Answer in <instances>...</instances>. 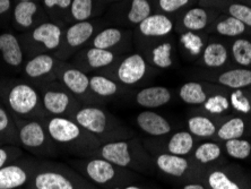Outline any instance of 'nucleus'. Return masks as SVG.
Segmentation results:
<instances>
[{
  "label": "nucleus",
  "instance_id": "obj_1",
  "mask_svg": "<svg viewBox=\"0 0 251 189\" xmlns=\"http://www.w3.org/2000/svg\"><path fill=\"white\" fill-rule=\"evenodd\" d=\"M48 134L58 146L80 158H92L102 143L91 133L69 117H51L47 119Z\"/></svg>",
  "mask_w": 251,
  "mask_h": 189
},
{
  "label": "nucleus",
  "instance_id": "obj_2",
  "mask_svg": "<svg viewBox=\"0 0 251 189\" xmlns=\"http://www.w3.org/2000/svg\"><path fill=\"white\" fill-rule=\"evenodd\" d=\"M26 189H100L77 170L52 161H39Z\"/></svg>",
  "mask_w": 251,
  "mask_h": 189
},
{
  "label": "nucleus",
  "instance_id": "obj_3",
  "mask_svg": "<svg viewBox=\"0 0 251 189\" xmlns=\"http://www.w3.org/2000/svg\"><path fill=\"white\" fill-rule=\"evenodd\" d=\"M75 161L74 165L80 175L100 189H121L134 184L137 177L129 169L121 168L99 157Z\"/></svg>",
  "mask_w": 251,
  "mask_h": 189
},
{
  "label": "nucleus",
  "instance_id": "obj_4",
  "mask_svg": "<svg viewBox=\"0 0 251 189\" xmlns=\"http://www.w3.org/2000/svg\"><path fill=\"white\" fill-rule=\"evenodd\" d=\"M73 119L94 135L102 144L126 139L132 134L120 124L112 114L97 107H84L75 111Z\"/></svg>",
  "mask_w": 251,
  "mask_h": 189
},
{
  "label": "nucleus",
  "instance_id": "obj_5",
  "mask_svg": "<svg viewBox=\"0 0 251 189\" xmlns=\"http://www.w3.org/2000/svg\"><path fill=\"white\" fill-rule=\"evenodd\" d=\"M94 157L136 171L145 172L152 166V159L137 139H120L104 143L99 147Z\"/></svg>",
  "mask_w": 251,
  "mask_h": 189
},
{
  "label": "nucleus",
  "instance_id": "obj_6",
  "mask_svg": "<svg viewBox=\"0 0 251 189\" xmlns=\"http://www.w3.org/2000/svg\"><path fill=\"white\" fill-rule=\"evenodd\" d=\"M17 129L18 143L31 153L42 158L54 157L58 146L48 134L46 124L38 118L14 119Z\"/></svg>",
  "mask_w": 251,
  "mask_h": 189
},
{
  "label": "nucleus",
  "instance_id": "obj_7",
  "mask_svg": "<svg viewBox=\"0 0 251 189\" xmlns=\"http://www.w3.org/2000/svg\"><path fill=\"white\" fill-rule=\"evenodd\" d=\"M10 110L22 118H42V101L39 92L26 83H17L10 87L7 94Z\"/></svg>",
  "mask_w": 251,
  "mask_h": 189
},
{
  "label": "nucleus",
  "instance_id": "obj_8",
  "mask_svg": "<svg viewBox=\"0 0 251 189\" xmlns=\"http://www.w3.org/2000/svg\"><path fill=\"white\" fill-rule=\"evenodd\" d=\"M36 160H20L0 169V189H21L27 187L34 175Z\"/></svg>",
  "mask_w": 251,
  "mask_h": 189
},
{
  "label": "nucleus",
  "instance_id": "obj_9",
  "mask_svg": "<svg viewBox=\"0 0 251 189\" xmlns=\"http://www.w3.org/2000/svg\"><path fill=\"white\" fill-rule=\"evenodd\" d=\"M220 14V12L208 7H189L180 15L178 29L180 32H206V29Z\"/></svg>",
  "mask_w": 251,
  "mask_h": 189
},
{
  "label": "nucleus",
  "instance_id": "obj_10",
  "mask_svg": "<svg viewBox=\"0 0 251 189\" xmlns=\"http://www.w3.org/2000/svg\"><path fill=\"white\" fill-rule=\"evenodd\" d=\"M43 109L53 117H67L76 111V101L69 93L62 90L49 88L41 95Z\"/></svg>",
  "mask_w": 251,
  "mask_h": 189
},
{
  "label": "nucleus",
  "instance_id": "obj_11",
  "mask_svg": "<svg viewBox=\"0 0 251 189\" xmlns=\"http://www.w3.org/2000/svg\"><path fill=\"white\" fill-rule=\"evenodd\" d=\"M149 66L146 59L140 54L125 57L117 68V77L125 85H134L145 77Z\"/></svg>",
  "mask_w": 251,
  "mask_h": 189
},
{
  "label": "nucleus",
  "instance_id": "obj_12",
  "mask_svg": "<svg viewBox=\"0 0 251 189\" xmlns=\"http://www.w3.org/2000/svg\"><path fill=\"white\" fill-rule=\"evenodd\" d=\"M175 28V21L168 15L152 14L138 24V32L145 38H164Z\"/></svg>",
  "mask_w": 251,
  "mask_h": 189
},
{
  "label": "nucleus",
  "instance_id": "obj_13",
  "mask_svg": "<svg viewBox=\"0 0 251 189\" xmlns=\"http://www.w3.org/2000/svg\"><path fill=\"white\" fill-rule=\"evenodd\" d=\"M249 29L250 28L247 27L237 18L232 17L230 15L220 14L206 29V32L223 36V38L237 39L247 34Z\"/></svg>",
  "mask_w": 251,
  "mask_h": 189
},
{
  "label": "nucleus",
  "instance_id": "obj_14",
  "mask_svg": "<svg viewBox=\"0 0 251 189\" xmlns=\"http://www.w3.org/2000/svg\"><path fill=\"white\" fill-rule=\"evenodd\" d=\"M136 124L140 131L154 137L168 135L171 132V125L163 116L154 111H142L136 117Z\"/></svg>",
  "mask_w": 251,
  "mask_h": 189
},
{
  "label": "nucleus",
  "instance_id": "obj_15",
  "mask_svg": "<svg viewBox=\"0 0 251 189\" xmlns=\"http://www.w3.org/2000/svg\"><path fill=\"white\" fill-rule=\"evenodd\" d=\"M230 53L227 44L223 41L214 39L210 40L202 50L201 61L205 67L210 69L222 68L228 62Z\"/></svg>",
  "mask_w": 251,
  "mask_h": 189
},
{
  "label": "nucleus",
  "instance_id": "obj_16",
  "mask_svg": "<svg viewBox=\"0 0 251 189\" xmlns=\"http://www.w3.org/2000/svg\"><path fill=\"white\" fill-rule=\"evenodd\" d=\"M62 29L59 25L46 22L33 29L31 39L33 42L41 44L44 49L53 51L61 44Z\"/></svg>",
  "mask_w": 251,
  "mask_h": 189
},
{
  "label": "nucleus",
  "instance_id": "obj_17",
  "mask_svg": "<svg viewBox=\"0 0 251 189\" xmlns=\"http://www.w3.org/2000/svg\"><path fill=\"white\" fill-rule=\"evenodd\" d=\"M157 169L165 175L180 178L190 169V163L186 158L171 153H161L155 158Z\"/></svg>",
  "mask_w": 251,
  "mask_h": 189
},
{
  "label": "nucleus",
  "instance_id": "obj_18",
  "mask_svg": "<svg viewBox=\"0 0 251 189\" xmlns=\"http://www.w3.org/2000/svg\"><path fill=\"white\" fill-rule=\"evenodd\" d=\"M172 98L171 92L164 86H150L140 90L136 94V102L146 109H155L163 107Z\"/></svg>",
  "mask_w": 251,
  "mask_h": 189
},
{
  "label": "nucleus",
  "instance_id": "obj_19",
  "mask_svg": "<svg viewBox=\"0 0 251 189\" xmlns=\"http://www.w3.org/2000/svg\"><path fill=\"white\" fill-rule=\"evenodd\" d=\"M94 32L95 25L91 21L76 22L65 33L66 44L70 49H77L90 41L94 35Z\"/></svg>",
  "mask_w": 251,
  "mask_h": 189
},
{
  "label": "nucleus",
  "instance_id": "obj_20",
  "mask_svg": "<svg viewBox=\"0 0 251 189\" xmlns=\"http://www.w3.org/2000/svg\"><path fill=\"white\" fill-rule=\"evenodd\" d=\"M0 53L7 65L18 67L23 62V50L20 41L12 33L0 34Z\"/></svg>",
  "mask_w": 251,
  "mask_h": 189
},
{
  "label": "nucleus",
  "instance_id": "obj_21",
  "mask_svg": "<svg viewBox=\"0 0 251 189\" xmlns=\"http://www.w3.org/2000/svg\"><path fill=\"white\" fill-rule=\"evenodd\" d=\"M129 33L117 27H108L102 29L92 39V46L103 50H110L120 46L125 41H127Z\"/></svg>",
  "mask_w": 251,
  "mask_h": 189
},
{
  "label": "nucleus",
  "instance_id": "obj_22",
  "mask_svg": "<svg viewBox=\"0 0 251 189\" xmlns=\"http://www.w3.org/2000/svg\"><path fill=\"white\" fill-rule=\"evenodd\" d=\"M215 81L223 86L241 90L251 85V70L246 68L224 70L215 76Z\"/></svg>",
  "mask_w": 251,
  "mask_h": 189
},
{
  "label": "nucleus",
  "instance_id": "obj_23",
  "mask_svg": "<svg viewBox=\"0 0 251 189\" xmlns=\"http://www.w3.org/2000/svg\"><path fill=\"white\" fill-rule=\"evenodd\" d=\"M61 81L72 93L83 95L90 88V77L82 70L67 68L61 73Z\"/></svg>",
  "mask_w": 251,
  "mask_h": 189
},
{
  "label": "nucleus",
  "instance_id": "obj_24",
  "mask_svg": "<svg viewBox=\"0 0 251 189\" xmlns=\"http://www.w3.org/2000/svg\"><path fill=\"white\" fill-rule=\"evenodd\" d=\"M206 36L204 32H181L179 35L180 47L188 57L198 58L206 46Z\"/></svg>",
  "mask_w": 251,
  "mask_h": 189
},
{
  "label": "nucleus",
  "instance_id": "obj_25",
  "mask_svg": "<svg viewBox=\"0 0 251 189\" xmlns=\"http://www.w3.org/2000/svg\"><path fill=\"white\" fill-rule=\"evenodd\" d=\"M56 62V58H53L52 55L47 54H38L27 61L24 72L31 79H39L53 72Z\"/></svg>",
  "mask_w": 251,
  "mask_h": 189
},
{
  "label": "nucleus",
  "instance_id": "obj_26",
  "mask_svg": "<svg viewBox=\"0 0 251 189\" xmlns=\"http://www.w3.org/2000/svg\"><path fill=\"white\" fill-rule=\"evenodd\" d=\"M194 149V136L189 132L181 131L176 133L168 140L167 150L168 153L175 155H183L189 154Z\"/></svg>",
  "mask_w": 251,
  "mask_h": 189
},
{
  "label": "nucleus",
  "instance_id": "obj_27",
  "mask_svg": "<svg viewBox=\"0 0 251 189\" xmlns=\"http://www.w3.org/2000/svg\"><path fill=\"white\" fill-rule=\"evenodd\" d=\"M232 59L235 64L241 67L251 66V41L246 38H237L230 43L228 47Z\"/></svg>",
  "mask_w": 251,
  "mask_h": 189
},
{
  "label": "nucleus",
  "instance_id": "obj_28",
  "mask_svg": "<svg viewBox=\"0 0 251 189\" xmlns=\"http://www.w3.org/2000/svg\"><path fill=\"white\" fill-rule=\"evenodd\" d=\"M39 5L32 1H20L14 8V20L18 27L28 28L34 24V16L38 14Z\"/></svg>",
  "mask_w": 251,
  "mask_h": 189
},
{
  "label": "nucleus",
  "instance_id": "obj_29",
  "mask_svg": "<svg viewBox=\"0 0 251 189\" xmlns=\"http://www.w3.org/2000/svg\"><path fill=\"white\" fill-rule=\"evenodd\" d=\"M86 64L93 69L108 67L116 61V54L110 50H103L92 47L84 53Z\"/></svg>",
  "mask_w": 251,
  "mask_h": 189
},
{
  "label": "nucleus",
  "instance_id": "obj_30",
  "mask_svg": "<svg viewBox=\"0 0 251 189\" xmlns=\"http://www.w3.org/2000/svg\"><path fill=\"white\" fill-rule=\"evenodd\" d=\"M179 96L187 105H204L207 100V94L204 87L198 81H188L183 84L179 91Z\"/></svg>",
  "mask_w": 251,
  "mask_h": 189
},
{
  "label": "nucleus",
  "instance_id": "obj_31",
  "mask_svg": "<svg viewBox=\"0 0 251 189\" xmlns=\"http://www.w3.org/2000/svg\"><path fill=\"white\" fill-rule=\"evenodd\" d=\"M173 44L171 42H161L151 50V61L158 68L168 69L173 65Z\"/></svg>",
  "mask_w": 251,
  "mask_h": 189
},
{
  "label": "nucleus",
  "instance_id": "obj_32",
  "mask_svg": "<svg viewBox=\"0 0 251 189\" xmlns=\"http://www.w3.org/2000/svg\"><path fill=\"white\" fill-rule=\"evenodd\" d=\"M152 14L153 7L150 0H130L127 21L132 25H138Z\"/></svg>",
  "mask_w": 251,
  "mask_h": 189
},
{
  "label": "nucleus",
  "instance_id": "obj_33",
  "mask_svg": "<svg viewBox=\"0 0 251 189\" xmlns=\"http://www.w3.org/2000/svg\"><path fill=\"white\" fill-rule=\"evenodd\" d=\"M188 128L191 135L197 137H210L216 134L217 128L207 117L195 116L188 119Z\"/></svg>",
  "mask_w": 251,
  "mask_h": 189
},
{
  "label": "nucleus",
  "instance_id": "obj_34",
  "mask_svg": "<svg viewBox=\"0 0 251 189\" xmlns=\"http://www.w3.org/2000/svg\"><path fill=\"white\" fill-rule=\"evenodd\" d=\"M246 131V124L241 118H232L225 121L221 127L217 129L216 134L220 139L230 140L240 138Z\"/></svg>",
  "mask_w": 251,
  "mask_h": 189
},
{
  "label": "nucleus",
  "instance_id": "obj_35",
  "mask_svg": "<svg viewBox=\"0 0 251 189\" xmlns=\"http://www.w3.org/2000/svg\"><path fill=\"white\" fill-rule=\"evenodd\" d=\"M95 0H73L70 16L75 22L90 21L94 16Z\"/></svg>",
  "mask_w": 251,
  "mask_h": 189
},
{
  "label": "nucleus",
  "instance_id": "obj_36",
  "mask_svg": "<svg viewBox=\"0 0 251 189\" xmlns=\"http://www.w3.org/2000/svg\"><path fill=\"white\" fill-rule=\"evenodd\" d=\"M90 88L100 96H112L119 90V85L102 75H94L90 79Z\"/></svg>",
  "mask_w": 251,
  "mask_h": 189
},
{
  "label": "nucleus",
  "instance_id": "obj_37",
  "mask_svg": "<svg viewBox=\"0 0 251 189\" xmlns=\"http://www.w3.org/2000/svg\"><path fill=\"white\" fill-rule=\"evenodd\" d=\"M221 154H222V150L219 144L207 142L197 146V149L195 150L194 158L196 161L201 164H207V163L219 160Z\"/></svg>",
  "mask_w": 251,
  "mask_h": 189
},
{
  "label": "nucleus",
  "instance_id": "obj_38",
  "mask_svg": "<svg viewBox=\"0 0 251 189\" xmlns=\"http://www.w3.org/2000/svg\"><path fill=\"white\" fill-rule=\"evenodd\" d=\"M225 150L231 158L245 160L251 153V144L248 140L241 138L230 139L225 143Z\"/></svg>",
  "mask_w": 251,
  "mask_h": 189
},
{
  "label": "nucleus",
  "instance_id": "obj_39",
  "mask_svg": "<svg viewBox=\"0 0 251 189\" xmlns=\"http://www.w3.org/2000/svg\"><path fill=\"white\" fill-rule=\"evenodd\" d=\"M0 136L13 143H18L17 129L15 121L2 107H0Z\"/></svg>",
  "mask_w": 251,
  "mask_h": 189
},
{
  "label": "nucleus",
  "instance_id": "obj_40",
  "mask_svg": "<svg viewBox=\"0 0 251 189\" xmlns=\"http://www.w3.org/2000/svg\"><path fill=\"white\" fill-rule=\"evenodd\" d=\"M207 184L210 189H241L226 173L220 170L209 173L207 176Z\"/></svg>",
  "mask_w": 251,
  "mask_h": 189
},
{
  "label": "nucleus",
  "instance_id": "obj_41",
  "mask_svg": "<svg viewBox=\"0 0 251 189\" xmlns=\"http://www.w3.org/2000/svg\"><path fill=\"white\" fill-rule=\"evenodd\" d=\"M204 108L207 112L212 114H222L226 112L230 108V101H228L226 96L215 94L207 98L204 103Z\"/></svg>",
  "mask_w": 251,
  "mask_h": 189
},
{
  "label": "nucleus",
  "instance_id": "obj_42",
  "mask_svg": "<svg viewBox=\"0 0 251 189\" xmlns=\"http://www.w3.org/2000/svg\"><path fill=\"white\" fill-rule=\"evenodd\" d=\"M196 2V0H157V7L165 15L183 12Z\"/></svg>",
  "mask_w": 251,
  "mask_h": 189
},
{
  "label": "nucleus",
  "instance_id": "obj_43",
  "mask_svg": "<svg viewBox=\"0 0 251 189\" xmlns=\"http://www.w3.org/2000/svg\"><path fill=\"white\" fill-rule=\"evenodd\" d=\"M23 151L17 146H0V169L20 160Z\"/></svg>",
  "mask_w": 251,
  "mask_h": 189
},
{
  "label": "nucleus",
  "instance_id": "obj_44",
  "mask_svg": "<svg viewBox=\"0 0 251 189\" xmlns=\"http://www.w3.org/2000/svg\"><path fill=\"white\" fill-rule=\"evenodd\" d=\"M230 106L235 111L241 113H249L251 111V105L249 99L247 98L241 90H234L230 95Z\"/></svg>",
  "mask_w": 251,
  "mask_h": 189
},
{
  "label": "nucleus",
  "instance_id": "obj_45",
  "mask_svg": "<svg viewBox=\"0 0 251 189\" xmlns=\"http://www.w3.org/2000/svg\"><path fill=\"white\" fill-rule=\"evenodd\" d=\"M43 6L48 9L66 10L70 8L73 0H42Z\"/></svg>",
  "mask_w": 251,
  "mask_h": 189
},
{
  "label": "nucleus",
  "instance_id": "obj_46",
  "mask_svg": "<svg viewBox=\"0 0 251 189\" xmlns=\"http://www.w3.org/2000/svg\"><path fill=\"white\" fill-rule=\"evenodd\" d=\"M10 6H12V1L10 0H0V15L8 12Z\"/></svg>",
  "mask_w": 251,
  "mask_h": 189
},
{
  "label": "nucleus",
  "instance_id": "obj_47",
  "mask_svg": "<svg viewBox=\"0 0 251 189\" xmlns=\"http://www.w3.org/2000/svg\"><path fill=\"white\" fill-rule=\"evenodd\" d=\"M183 189H206L201 184L195 183V184H187L186 186L183 187Z\"/></svg>",
  "mask_w": 251,
  "mask_h": 189
},
{
  "label": "nucleus",
  "instance_id": "obj_48",
  "mask_svg": "<svg viewBox=\"0 0 251 189\" xmlns=\"http://www.w3.org/2000/svg\"><path fill=\"white\" fill-rule=\"evenodd\" d=\"M121 189H144V188H142V187H139V186H136V185H129V186H126V187H124V188H121Z\"/></svg>",
  "mask_w": 251,
  "mask_h": 189
},
{
  "label": "nucleus",
  "instance_id": "obj_49",
  "mask_svg": "<svg viewBox=\"0 0 251 189\" xmlns=\"http://www.w3.org/2000/svg\"><path fill=\"white\" fill-rule=\"evenodd\" d=\"M110 1H124V0H110Z\"/></svg>",
  "mask_w": 251,
  "mask_h": 189
},
{
  "label": "nucleus",
  "instance_id": "obj_50",
  "mask_svg": "<svg viewBox=\"0 0 251 189\" xmlns=\"http://www.w3.org/2000/svg\"><path fill=\"white\" fill-rule=\"evenodd\" d=\"M20 1H32V0H20Z\"/></svg>",
  "mask_w": 251,
  "mask_h": 189
},
{
  "label": "nucleus",
  "instance_id": "obj_51",
  "mask_svg": "<svg viewBox=\"0 0 251 189\" xmlns=\"http://www.w3.org/2000/svg\"><path fill=\"white\" fill-rule=\"evenodd\" d=\"M237 1H241V2H243V1H245V0H237Z\"/></svg>",
  "mask_w": 251,
  "mask_h": 189
},
{
  "label": "nucleus",
  "instance_id": "obj_52",
  "mask_svg": "<svg viewBox=\"0 0 251 189\" xmlns=\"http://www.w3.org/2000/svg\"><path fill=\"white\" fill-rule=\"evenodd\" d=\"M249 1H250V3H251V0H249Z\"/></svg>",
  "mask_w": 251,
  "mask_h": 189
}]
</instances>
